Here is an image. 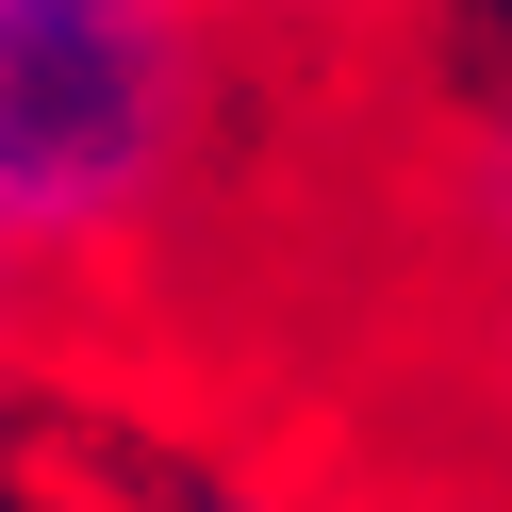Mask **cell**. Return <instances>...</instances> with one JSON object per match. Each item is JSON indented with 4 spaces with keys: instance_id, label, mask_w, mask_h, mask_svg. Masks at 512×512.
Segmentation results:
<instances>
[{
    "instance_id": "obj_1",
    "label": "cell",
    "mask_w": 512,
    "mask_h": 512,
    "mask_svg": "<svg viewBox=\"0 0 512 512\" xmlns=\"http://www.w3.org/2000/svg\"><path fill=\"white\" fill-rule=\"evenodd\" d=\"M215 149L199 0H0V248L17 281L133 265Z\"/></svg>"
},
{
    "instance_id": "obj_2",
    "label": "cell",
    "mask_w": 512,
    "mask_h": 512,
    "mask_svg": "<svg viewBox=\"0 0 512 512\" xmlns=\"http://www.w3.org/2000/svg\"><path fill=\"white\" fill-rule=\"evenodd\" d=\"M479 215H496V248H512V116L479 133Z\"/></svg>"
},
{
    "instance_id": "obj_3",
    "label": "cell",
    "mask_w": 512,
    "mask_h": 512,
    "mask_svg": "<svg viewBox=\"0 0 512 512\" xmlns=\"http://www.w3.org/2000/svg\"><path fill=\"white\" fill-rule=\"evenodd\" d=\"M199 17H380V0H199Z\"/></svg>"
},
{
    "instance_id": "obj_4",
    "label": "cell",
    "mask_w": 512,
    "mask_h": 512,
    "mask_svg": "<svg viewBox=\"0 0 512 512\" xmlns=\"http://www.w3.org/2000/svg\"><path fill=\"white\" fill-rule=\"evenodd\" d=\"M17 314H34V281H17V248H0V347H17Z\"/></svg>"
},
{
    "instance_id": "obj_5",
    "label": "cell",
    "mask_w": 512,
    "mask_h": 512,
    "mask_svg": "<svg viewBox=\"0 0 512 512\" xmlns=\"http://www.w3.org/2000/svg\"><path fill=\"white\" fill-rule=\"evenodd\" d=\"M199 512H265V496H199Z\"/></svg>"
},
{
    "instance_id": "obj_6",
    "label": "cell",
    "mask_w": 512,
    "mask_h": 512,
    "mask_svg": "<svg viewBox=\"0 0 512 512\" xmlns=\"http://www.w3.org/2000/svg\"><path fill=\"white\" fill-rule=\"evenodd\" d=\"M496 364H512V331H496Z\"/></svg>"
}]
</instances>
